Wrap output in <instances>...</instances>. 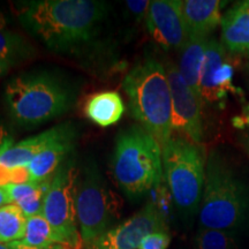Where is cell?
Returning a JSON list of instances; mask_svg holds the SVG:
<instances>
[{"instance_id":"1","label":"cell","mask_w":249,"mask_h":249,"mask_svg":"<svg viewBox=\"0 0 249 249\" xmlns=\"http://www.w3.org/2000/svg\"><path fill=\"white\" fill-rule=\"evenodd\" d=\"M107 12L95 0H38L20 13V21L50 49L66 50L91 38Z\"/></svg>"},{"instance_id":"2","label":"cell","mask_w":249,"mask_h":249,"mask_svg":"<svg viewBox=\"0 0 249 249\" xmlns=\"http://www.w3.org/2000/svg\"><path fill=\"white\" fill-rule=\"evenodd\" d=\"M249 217V188L222 154L207 157L205 181L198 211L200 227L236 233Z\"/></svg>"},{"instance_id":"3","label":"cell","mask_w":249,"mask_h":249,"mask_svg":"<svg viewBox=\"0 0 249 249\" xmlns=\"http://www.w3.org/2000/svg\"><path fill=\"white\" fill-rule=\"evenodd\" d=\"M123 88L132 116L163 149L172 138V96L163 62L149 58L127 74Z\"/></svg>"},{"instance_id":"4","label":"cell","mask_w":249,"mask_h":249,"mask_svg":"<svg viewBox=\"0 0 249 249\" xmlns=\"http://www.w3.org/2000/svg\"><path fill=\"white\" fill-rule=\"evenodd\" d=\"M9 114L21 126H37L57 118L71 107L74 96L66 83L49 71H30L6 85Z\"/></svg>"},{"instance_id":"5","label":"cell","mask_w":249,"mask_h":249,"mask_svg":"<svg viewBox=\"0 0 249 249\" xmlns=\"http://www.w3.org/2000/svg\"><path fill=\"white\" fill-rule=\"evenodd\" d=\"M112 169L121 191L128 197H140L163 178L161 147L143 127H130L118 136Z\"/></svg>"},{"instance_id":"6","label":"cell","mask_w":249,"mask_h":249,"mask_svg":"<svg viewBox=\"0 0 249 249\" xmlns=\"http://www.w3.org/2000/svg\"><path fill=\"white\" fill-rule=\"evenodd\" d=\"M161 151L163 176L176 209L183 219H192L200 211L204 188L207 156L203 145L177 136Z\"/></svg>"},{"instance_id":"7","label":"cell","mask_w":249,"mask_h":249,"mask_svg":"<svg viewBox=\"0 0 249 249\" xmlns=\"http://www.w3.org/2000/svg\"><path fill=\"white\" fill-rule=\"evenodd\" d=\"M76 174L71 163L62 164L46 192L42 213L58 236L59 244L71 249L82 245L76 220Z\"/></svg>"},{"instance_id":"8","label":"cell","mask_w":249,"mask_h":249,"mask_svg":"<svg viewBox=\"0 0 249 249\" xmlns=\"http://www.w3.org/2000/svg\"><path fill=\"white\" fill-rule=\"evenodd\" d=\"M76 220L82 244L88 246L111 229L114 208L111 196L96 167H88L77 187Z\"/></svg>"},{"instance_id":"9","label":"cell","mask_w":249,"mask_h":249,"mask_svg":"<svg viewBox=\"0 0 249 249\" xmlns=\"http://www.w3.org/2000/svg\"><path fill=\"white\" fill-rule=\"evenodd\" d=\"M167 231L166 217L160 207L149 202L139 213L86 246V249H139L148 234Z\"/></svg>"},{"instance_id":"10","label":"cell","mask_w":249,"mask_h":249,"mask_svg":"<svg viewBox=\"0 0 249 249\" xmlns=\"http://www.w3.org/2000/svg\"><path fill=\"white\" fill-rule=\"evenodd\" d=\"M172 96V129L181 138L202 144L203 140V121L202 105L203 99L189 88L180 74L177 65L165 66Z\"/></svg>"},{"instance_id":"11","label":"cell","mask_w":249,"mask_h":249,"mask_svg":"<svg viewBox=\"0 0 249 249\" xmlns=\"http://www.w3.org/2000/svg\"><path fill=\"white\" fill-rule=\"evenodd\" d=\"M234 68L230 54L222 43L210 38L208 43L200 75V92L203 102L223 105L235 87Z\"/></svg>"},{"instance_id":"12","label":"cell","mask_w":249,"mask_h":249,"mask_svg":"<svg viewBox=\"0 0 249 249\" xmlns=\"http://www.w3.org/2000/svg\"><path fill=\"white\" fill-rule=\"evenodd\" d=\"M145 23L149 34L165 50H180L189 38L182 14V0H154Z\"/></svg>"},{"instance_id":"13","label":"cell","mask_w":249,"mask_h":249,"mask_svg":"<svg viewBox=\"0 0 249 249\" xmlns=\"http://www.w3.org/2000/svg\"><path fill=\"white\" fill-rule=\"evenodd\" d=\"M75 136V130L71 124H64L44 130L38 135L31 136L23 141L13 144L0 156V164L6 167L28 166L37 155L60 140Z\"/></svg>"},{"instance_id":"14","label":"cell","mask_w":249,"mask_h":249,"mask_svg":"<svg viewBox=\"0 0 249 249\" xmlns=\"http://www.w3.org/2000/svg\"><path fill=\"white\" fill-rule=\"evenodd\" d=\"M222 44L231 54L249 57V1L235 4L222 18Z\"/></svg>"},{"instance_id":"15","label":"cell","mask_w":249,"mask_h":249,"mask_svg":"<svg viewBox=\"0 0 249 249\" xmlns=\"http://www.w3.org/2000/svg\"><path fill=\"white\" fill-rule=\"evenodd\" d=\"M219 0H183L182 14L189 36L209 35L222 23V7Z\"/></svg>"},{"instance_id":"16","label":"cell","mask_w":249,"mask_h":249,"mask_svg":"<svg viewBox=\"0 0 249 249\" xmlns=\"http://www.w3.org/2000/svg\"><path fill=\"white\" fill-rule=\"evenodd\" d=\"M74 138L75 136L60 140L37 155L28 164L29 181L43 182L53 178L61 163L73 149Z\"/></svg>"},{"instance_id":"17","label":"cell","mask_w":249,"mask_h":249,"mask_svg":"<svg viewBox=\"0 0 249 249\" xmlns=\"http://www.w3.org/2000/svg\"><path fill=\"white\" fill-rule=\"evenodd\" d=\"M209 37L189 36L188 40L180 52L179 71L183 80L193 91L201 96L200 75L203 65L205 50H207Z\"/></svg>"},{"instance_id":"18","label":"cell","mask_w":249,"mask_h":249,"mask_svg":"<svg viewBox=\"0 0 249 249\" xmlns=\"http://www.w3.org/2000/svg\"><path fill=\"white\" fill-rule=\"evenodd\" d=\"M124 112L123 98L116 91H103L92 95L86 103L85 113L97 126L110 127L121 119Z\"/></svg>"},{"instance_id":"19","label":"cell","mask_w":249,"mask_h":249,"mask_svg":"<svg viewBox=\"0 0 249 249\" xmlns=\"http://www.w3.org/2000/svg\"><path fill=\"white\" fill-rule=\"evenodd\" d=\"M51 180L43 182H22L9 183L4 186L8 193L11 203L20 208L27 218L42 213L44 198Z\"/></svg>"},{"instance_id":"20","label":"cell","mask_w":249,"mask_h":249,"mask_svg":"<svg viewBox=\"0 0 249 249\" xmlns=\"http://www.w3.org/2000/svg\"><path fill=\"white\" fill-rule=\"evenodd\" d=\"M18 242L33 248H45L53 245H60L54 230L45 219L43 213L27 218L26 233L22 240Z\"/></svg>"},{"instance_id":"21","label":"cell","mask_w":249,"mask_h":249,"mask_svg":"<svg viewBox=\"0 0 249 249\" xmlns=\"http://www.w3.org/2000/svg\"><path fill=\"white\" fill-rule=\"evenodd\" d=\"M27 217L20 208L11 203L0 208V242L11 244L22 240L26 233Z\"/></svg>"},{"instance_id":"22","label":"cell","mask_w":249,"mask_h":249,"mask_svg":"<svg viewBox=\"0 0 249 249\" xmlns=\"http://www.w3.org/2000/svg\"><path fill=\"white\" fill-rule=\"evenodd\" d=\"M34 49L22 36L12 31L0 30V58L15 65L29 58Z\"/></svg>"},{"instance_id":"23","label":"cell","mask_w":249,"mask_h":249,"mask_svg":"<svg viewBox=\"0 0 249 249\" xmlns=\"http://www.w3.org/2000/svg\"><path fill=\"white\" fill-rule=\"evenodd\" d=\"M195 249H239L235 233L198 227L194 240Z\"/></svg>"},{"instance_id":"24","label":"cell","mask_w":249,"mask_h":249,"mask_svg":"<svg viewBox=\"0 0 249 249\" xmlns=\"http://www.w3.org/2000/svg\"><path fill=\"white\" fill-rule=\"evenodd\" d=\"M29 181V171L28 166L6 167L0 164V186L9 183H22Z\"/></svg>"},{"instance_id":"25","label":"cell","mask_w":249,"mask_h":249,"mask_svg":"<svg viewBox=\"0 0 249 249\" xmlns=\"http://www.w3.org/2000/svg\"><path fill=\"white\" fill-rule=\"evenodd\" d=\"M171 242L169 231L150 233L140 244L139 249H167Z\"/></svg>"},{"instance_id":"26","label":"cell","mask_w":249,"mask_h":249,"mask_svg":"<svg viewBox=\"0 0 249 249\" xmlns=\"http://www.w3.org/2000/svg\"><path fill=\"white\" fill-rule=\"evenodd\" d=\"M150 2L148 0H128L126 1V7L128 8L129 13L133 14L138 20L147 18Z\"/></svg>"},{"instance_id":"27","label":"cell","mask_w":249,"mask_h":249,"mask_svg":"<svg viewBox=\"0 0 249 249\" xmlns=\"http://www.w3.org/2000/svg\"><path fill=\"white\" fill-rule=\"evenodd\" d=\"M13 145V138L8 135L4 128L0 127V156Z\"/></svg>"},{"instance_id":"28","label":"cell","mask_w":249,"mask_h":249,"mask_svg":"<svg viewBox=\"0 0 249 249\" xmlns=\"http://www.w3.org/2000/svg\"><path fill=\"white\" fill-rule=\"evenodd\" d=\"M11 249H71L66 247V246H62V245H53V246H50V247H45V248H33V247H28V246H24L18 241H14L11 242V244H7Z\"/></svg>"},{"instance_id":"29","label":"cell","mask_w":249,"mask_h":249,"mask_svg":"<svg viewBox=\"0 0 249 249\" xmlns=\"http://www.w3.org/2000/svg\"><path fill=\"white\" fill-rule=\"evenodd\" d=\"M11 204V200H9L8 193L6 191L4 186H0V208L5 207V205Z\"/></svg>"},{"instance_id":"30","label":"cell","mask_w":249,"mask_h":249,"mask_svg":"<svg viewBox=\"0 0 249 249\" xmlns=\"http://www.w3.org/2000/svg\"><path fill=\"white\" fill-rule=\"evenodd\" d=\"M12 66H13V65H12L11 62L7 61V60H5V59L0 58V75L5 74L6 71H7Z\"/></svg>"},{"instance_id":"31","label":"cell","mask_w":249,"mask_h":249,"mask_svg":"<svg viewBox=\"0 0 249 249\" xmlns=\"http://www.w3.org/2000/svg\"><path fill=\"white\" fill-rule=\"evenodd\" d=\"M241 145L244 147V149L246 150V152H247L248 156H249V130L248 132H246L244 135L241 136Z\"/></svg>"},{"instance_id":"32","label":"cell","mask_w":249,"mask_h":249,"mask_svg":"<svg viewBox=\"0 0 249 249\" xmlns=\"http://www.w3.org/2000/svg\"><path fill=\"white\" fill-rule=\"evenodd\" d=\"M6 26H7V21H6V18L2 13H0V30H4Z\"/></svg>"},{"instance_id":"33","label":"cell","mask_w":249,"mask_h":249,"mask_svg":"<svg viewBox=\"0 0 249 249\" xmlns=\"http://www.w3.org/2000/svg\"><path fill=\"white\" fill-rule=\"evenodd\" d=\"M0 249H11V247L7 244H1L0 242Z\"/></svg>"}]
</instances>
